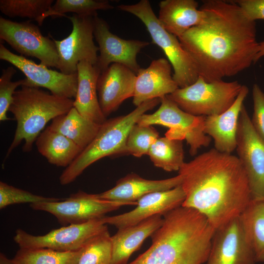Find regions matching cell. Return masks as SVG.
Wrapping results in <instances>:
<instances>
[{
    "label": "cell",
    "instance_id": "6da1fadb",
    "mask_svg": "<svg viewBox=\"0 0 264 264\" xmlns=\"http://www.w3.org/2000/svg\"><path fill=\"white\" fill-rule=\"evenodd\" d=\"M203 20L178 37L207 82L236 75L254 64L259 43L256 22L234 1L208 0Z\"/></svg>",
    "mask_w": 264,
    "mask_h": 264
},
{
    "label": "cell",
    "instance_id": "7a4b0ae2",
    "mask_svg": "<svg viewBox=\"0 0 264 264\" xmlns=\"http://www.w3.org/2000/svg\"><path fill=\"white\" fill-rule=\"evenodd\" d=\"M178 174L185 198L181 206L204 215L216 229L240 216L252 199L239 158L215 148L184 162Z\"/></svg>",
    "mask_w": 264,
    "mask_h": 264
},
{
    "label": "cell",
    "instance_id": "3957f363",
    "mask_svg": "<svg viewBox=\"0 0 264 264\" xmlns=\"http://www.w3.org/2000/svg\"><path fill=\"white\" fill-rule=\"evenodd\" d=\"M151 246L128 264H203L216 229L200 213L180 206L163 216Z\"/></svg>",
    "mask_w": 264,
    "mask_h": 264
},
{
    "label": "cell",
    "instance_id": "277c9868",
    "mask_svg": "<svg viewBox=\"0 0 264 264\" xmlns=\"http://www.w3.org/2000/svg\"><path fill=\"white\" fill-rule=\"evenodd\" d=\"M73 101L49 93L38 87L22 86L16 90L9 111L14 115L17 127L6 157L23 141V151L30 152L46 124L66 114L73 107Z\"/></svg>",
    "mask_w": 264,
    "mask_h": 264
},
{
    "label": "cell",
    "instance_id": "5b68a950",
    "mask_svg": "<svg viewBox=\"0 0 264 264\" xmlns=\"http://www.w3.org/2000/svg\"><path fill=\"white\" fill-rule=\"evenodd\" d=\"M160 102L158 98L147 101L126 115L106 120L92 142L62 172L60 184L73 182L88 167L103 157L128 154L126 142L130 130L142 114Z\"/></svg>",
    "mask_w": 264,
    "mask_h": 264
},
{
    "label": "cell",
    "instance_id": "8992f818",
    "mask_svg": "<svg viewBox=\"0 0 264 264\" xmlns=\"http://www.w3.org/2000/svg\"><path fill=\"white\" fill-rule=\"evenodd\" d=\"M117 8L136 16L144 24L152 43L161 48L168 58L174 70L173 79L179 88L197 81L199 75L193 60L178 38L163 27L148 0H141L134 4H121Z\"/></svg>",
    "mask_w": 264,
    "mask_h": 264
},
{
    "label": "cell",
    "instance_id": "52a82bcc",
    "mask_svg": "<svg viewBox=\"0 0 264 264\" xmlns=\"http://www.w3.org/2000/svg\"><path fill=\"white\" fill-rule=\"evenodd\" d=\"M242 86L237 81L207 82L198 76L191 85L178 88L167 97L188 113L207 116L220 114L228 109Z\"/></svg>",
    "mask_w": 264,
    "mask_h": 264
},
{
    "label": "cell",
    "instance_id": "ba28073f",
    "mask_svg": "<svg viewBox=\"0 0 264 264\" xmlns=\"http://www.w3.org/2000/svg\"><path fill=\"white\" fill-rule=\"evenodd\" d=\"M159 108L151 114L144 113L137 124L161 125L168 128L165 136L172 139L185 140L189 153L194 156L201 147H207L211 139L204 132V116H195L182 110L167 96L160 99Z\"/></svg>",
    "mask_w": 264,
    "mask_h": 264
},
{
    "label": "cell",
    "instance_id": "9c48e42d",
    "mask_svg": "<svg viewBox=\"0 0 264 264\" xmlns=\"http://www.w3.org/2000/svg\"><path fill=\"white\" fill-rule=\"evenodd\" d=\"M127 205L130 204L103 199L98 194L79 191L62 200L32 203L30 207L35 210L52 214L61 225L66 226L101 219L107 213Z\"/></svg>",
    "mask_w": 264,
    "mask_h": 264
},
{
    "label": "cell",
    "instance_id": "30bf717a",
    "mask_svg": "<svg viewBox=\"0 0 264 264\" xmlns=\"http://www.w3.org/2000/svg\"><path fill=\"white\" fill-rule=\"evenodd\" d=\"M44 36L29 21L17 22L0 17V39L21 55L36 58L40 64L57 68L59 56L53 38Z\"/></svg>",
    "mask_w": 264,
    "mask_h": 264
},
{
    "label": "cell",
    "instance_id": "8fae6325",
    "mask_svg": "<svg viewBox=\"0 0 264 264\" xmlns=\"http://www.w3.org/2000/svg\"><path fill=\"white\" fill-rule=\"evenodd\" d=\"M72 24L70 34L61 40L53 38L59 56L57 69L66 74L77 73L82 61L95 66L98 60L99 47L94 42L93 18L73 14L67 16Z\"/></svg>",
    "mask_w": 264,
    "mask_h": 264
},
{
    "label": "cell",
    "instance_id": "7c38bea8",
    "mask_svg": "<svg viewBox=\"0 0 264 264\" xmlns=\"http://www.w3.org/2000/svg\"><path fill=\"white\" fill-rule=\"evenodd\" d=\"M102 218L84 223L64 226L44 235L35 236L18 229L13 239L22 248H45L59 251H78L92 237L107 228Z\"/></svg>",
    "mask_w": 264,
    "mask_h": 264
},
{
    "label": "cell",
    "instance_id": "4fadbf2b",
    "mask_svg": "<svg viewBox=\"0 0 264 264\" xmlns=\"http://www.w3.org/2000/svg\"><path fill=\"white\" fill-rule=\"evenodd\" d=\"M236 150L247 176L252 199L264 200V142L256 132L244 105L239 119Z\"/></svg>",
    "mask_w": 264,
    "mask_h": 264
},
{
    "label": "cell",
    "instance_id": "5bb4252c",
    "mask_svg": "<svg viewBox=\"0 0 264 264\" xmlns=\"http://www.w3.org/2000/svg\"><path fill=\"white\" fill-rule=\"evenodd\" d=\"M0 59L20 70L25 76L24 86L44 88L51 94L66 98H75L78 85L77 73L66 74L37 64L24 56L12 53L0 44Z\"/></svg>",
    "mask_w": 264,
    "mask_h": 264
},
{
    "label": "cell",
    "instance_id": "9a60e30c",
    "mask_svg": "<svg viewBox=\"0 0 264 264\" xmlns=\"http://www.w3.org/2000/svg\"><path fill=\"white\" fill-rule=\"evenodd\" d=\"M94 36L98 43L99 55L95 65L100 72L111 64L123 65L137 73L140 66L137 55L150 43L137 40H125L110 31L107 22L98 16L93 18Z\"/></svg>",
    "mask_w": 264,
    "mask_h": 264
},
{
    "label": "cell",
    "instance_id": "2e32d148",
    "mask_svg": "<svg viewBox=\"0 0 264 264\" xmlns=\"http://www.w3.org/2000/svg\"><path fill=\"white\" fill-rule=\"evenodd\" d=\"M239 217L216 229L206 264H255Z\"/></svg>",
    "mask_w": 264,
    "mask_h": 264
},
{
    "label": "cell",
    "instance_id": "e0dca14e",
    "mask_svg": "<svg viewBox=\"0 0 264 264\" xmlns=\"http://www.w3.org/2000/svg\"><path fill=\"white\" fill-rule=\"evenodd\" d=\"M185 198L181 185L173 189L153 192L140 198L133 210L113 216L102 218L105 224L114 225L118 229L137 224L156 215L163 216L182 205Z\"/></svg>",
    "mask_w": 264,
    "mask_h": 264
},
{
    "label": "cell",
    "instance_id": "ac0fdd59",
    "mask_svg": "<svg viewBox=\"0 0 264 264\" xmlns=\"http://www.w3.org/2000/svg\"><path fill=\"white\" fill-rule=\"evenodd\" d=\"M136 74L128 67L113 63L101 73L97 90L101 110L107 117L126 99L133 97Z\"/></svg>",
    "mask_w": 264,
    "mask_h": 264
},
{
    "label": "cell",
    "instance_id": "d6986e66",
    "mask_svg": "<svg viewBox=\"0 0 264 264\" xmlns=\"http://www.w3.org/2000/svg\"><path fill=\"white\" fill-rule=\"evenodd\" d=\"M172 66L165 58L153 60L140 68L135 83L132 103L136 107L145 102L166 96L178 88L172 74Z\"/></svg>",
    "mask_w": 264,
    "mask_h": 264
},
{
    "label": "cell",
    "instance_id": "ffe728a7",
    "mask_svg": "<svg viewBox=\"0 0 264 264\" xmlns=\"http://www.w3.org/2000/svg\"><path fill=\"white\" fill-rule=\"evenodd\" d=\"M249 92L242 85L233 105L226 111L205 117L204 132L214 141L215 149L220 152L231 154L237 147V132L243 102Z\"/></svg>",
    "mask_w": 264,
    "mask_h": 264
},
{
    "label": "cell",
    "instance_id": "44dd1931",
    "mask_svg": "<svg viewBox=\"0 0 264 264\" xmlns=\"http://www.w3.org/2000/svg\"><path fill=\"white\" fill-rule=\"evenodd\" d=\"M182 180L179 174L167 179L150 180L131 173L118 180L113 187L98 194V196L107 200L136 205L137 200L144 196L154 192L173 189L181 185Z\"/></svg>",
    "mask_w": 264,
    "mask_h": 264
},
{
    "label": "cell",
    "instance_id": "7402d4cb",
    "mask_svg": "<svg viewBox=\"0 0 264 264\" xmlns=\"http://www.w3.org/2000/svg\"><path fill=\"white\" fill-rule=\"evenodd\" d=\"M101 74L98 68L86 61L77 66L78 85L73 107L85 118L99 124L107 119L98 100L97 82Z\"/></svg>",
    "mask_w": 264,
    "mask_h": 264
},
{
    "label": "cell",
    "instance_id": "603a6c76",
    "mask_svg": "<svg viewBox=\"0 0 264 264\" xmlns=\"http://www.w3.org/2000/svg\"><path fill=\"white\" fill-rule=\"evenodd\" d=\"M162 216L154 215L137 224L118 229L111 236L112 264H126L145 240L161 226L163 221Z\"/></svg>",
    "mask_w": 264,
    "mask_h": 264
},
{
    "label": "cell",
    "instance_id": "cb8c5ba5",
    "mask_svg": "<svg viewBox=\"0 0 264 264\" xmlns=\"http://www.w3.org/2000/svg\"><path fill=\"white\" fill-rule=\"evenodd\" d=\"M158 19L169 33L179 37L190 28L199 24L205 12L198 8L194 0H165L159 3Z\"/></svg>",
    "mask_w": 264,
    "mask_h": 264
},
{
    "label": "cell",
    "instance_id": "d4e9b609",
    "mask_svg": "<svg viewBox=\"0 0 264 264\" xmlns=\"http://www.w3.org/2000/svg\"><path fill=\"white\" fill-rule=\"evenodd\" d=\"M35 144L40 154L57 167L66 168L82 151L71 140L47 127L37 137Z\"/></svg>",
    "mask_w": 264,
    "mask_h": 264
},
{
    "label": "cell",
    "instance_id": "484cf974",
    "mask_svg": "<svg viewBox=\"0 0 264 264\" xmlns=\"http://www.w3.org/2000/svg\"><path fill=\"white\" fill-rule=\"evenodd\" d=\"M101 125L85 118L73 107L66 114L52 120L47 128L62 134L83 151L94 138Z\"/></svg>",
    "mask_w": 264,
    "mask_h": 264
},
{
    "label": "cell",
    "instance_id": "4316f807",
    "mask_svg": "<svg viewBox=\"0 0 264 264\" xmlns=\"http://www.w3.org/2000/svg\"><path fill=\"white\" fill-rule=\"evenodd\" d=\"M239 219L256 263H264V200L251 199Z\"/></svg>",
    "mask_w": 264,
    "mask_h": 264
},
{
    "label": "cell",
    "instance_id": "83f0119b",
    "mask_svg": "<svg viewBox=\"0 0 264 264\" xmlns=\"http://www.w3.org/2000/svg\"><path fill=\"white\" fill-rule=\"evenodd\" d=\"M148 155L155 166L167 172L178 171L184 163L182 141L166 136L157 139Z\"/></svg>",
    "mask_w": 264,
    "mask_h": 264
},
{
    "label": "cell",
    "instance_id": "f1b7e54d",
    "mask_svg": "<svg viewBox=\"0 0 264 264\" xmlns=\"http://www.w3.org/2000/svg\"><path fill=\"white\" fill-rule=\"evenodd\" d=\"M83 247L75 251L20 248L12 260L15 264H78Z\"/></svg>",
    "mask_w": 264,
    "mask_h": 264
},
{
    "label": "cell",
    "instance_id": "f546056e",
    "mask_svg": "<svg viewBox=\"0 0 264 264\" xmlns=\"http://www.w3.org/2000/svg\"><path fill=\"white\" fill-rule=\"evenodd\" d=\"M53 0H0V11L10 17L27 18L41 26L45 18L53 16Z\"/></svg>",
    "mask_w": 264,
    "mask_h": 264
},
{
    "label": "cell",
    "instance_id": "4dcf8cb0",
    "mask_svg": "<svg viewBox=\"0 0 264 264\" xmlns=\"http://www.w3.org/2000/svg\"><path fill=\"white\" fill-rule=\"evenodd\" d=\"M78 264H112V244L108 227L87 242Z\"/></svg>",
    "mask_w": 264,
    "mask_h": 264
},
{
    "label": "cell",
    "instance_id": "1f68e13d",
    "mask_svg": "<svg viewBox=\"0 0 264 264\" xmlns=\"http://www.w3.org/2000/svg\"><path fill=\"white\" fill-rule=\"evenodd\" d=\"M108 0H57L52 5L53 16L67 17L65 14L72 12L80 17H95L97 11L113 9Z\"/></svg>",
    "mask_w": 264,
    "mask_h": 264
},
{
    "label": "cell",
    "instance_id": "d6a6232c",
    "mask_svg": "<svg viewBox=\"0 0 264 264\" xmlns=\"http://www.w3.org/2000/svg\"><path fill=\"white\" fill-rule=\"evenodd\" d=\"M159 133L152 126L135 124L130 130L126 142L128 154L140 157L148 154Z\"/></svg>",
    "mask_w": 264,
    "mask_h": 264
},
{
    "label": "cell",
    "instance_id": "836d02e7",
    "mask_svg": "<svg viewBox=\"0 0 264 264\" xmlns=\"http://www.w3.org/2000/svg\"><path fill=\"white\" fill-rule=\"evenodd\" d=\"M63 199H64L35 195L3 181L0 182V209L16 204L28 203L30 204L41 202L60 201Z\"/></svg>",
    "mask_w": 264,
    "mask_h": 264
},
{
    "label": "cell",
    "instance_id": "e575fe53",
    "mask_svg": "<svg viewBox=\"0 0 264 264\" xmlns=\"http://www.w3.org/2000/svg\"><path fill=\"white\" fill-rule=\"evenodd\" d=\"M16 70L12 66L3 69L0 77V121H5L10 119L7 112L12 103L14 94L16 88L24 86L25 79L12 81Z\"/></svg>",
    "mask_w": 264,
    "mask_h": 264
},
{
    "label": "cell",
    "instance_id": "d590c367",
    "mask_svg": "<svg viewBox=\"0 0 264 264\" xmlns=\"http://www.w3.org/2000/svg\"><path fill=\"white\" fill-rule=\"evenodd\" d=\"M253 114L252 125L258 136L264 142V92L255 84L252 88Z\"/></svg>",
    "mask_w": 264,
    "mask_h": 264
},
{
    "label": "cell",
    "instance_id": "8d00e7d4",
    "mask_svg": "<svg viewBox=\"0 0 264 264\" xmlns=\"http://www.w3.org/2000/svg\"><path fill=\"white\" fill-rule=\"evenodd\" d=\"M234 1L249 20L254 22L264 20V0H237Z\"/></svg>",
    "mask_w": 264,
    "mask_h": 264
},
{
    "label": "cell",
    "instance_id": "74e56055",
    "mask_svg": "<svg viewBox=\"0 0 264 264\" xmlns=\"http://www.w3.org/2000/svg\"><path fill=\"white\" fill-rule=\"evenodd\" d=\"M264 56V41L259 44L258 50L256 56L254 63L257 62L261 58Z\"/></svg>",
    "mask_w": 264,
    "mask_h": 264
},
{
    "label": "cell",
    "instance_id": "f35d334b",
    "mask_svg": "<svg viewBox=\"0 0 264 264\" xmlns=\"http://www.w3.org/2000/svg\"><path fill=\"white\" fill-rule=\"evenodd\" d=\"M0 264H15L12 259H9L3 253L0 254Z\"/></svg>",
    "mask_w": 264,
    "mask_h": 264
}]
</instances>
